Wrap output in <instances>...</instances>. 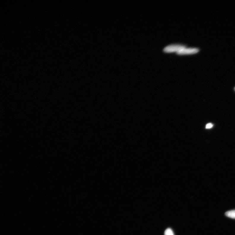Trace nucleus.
I'll list each match as a JSON object with an SVG mask.
<instances>
[{
	"mask_svg": "<svg viewBox=\"0 0 235 235\" xmlns=\"http://www.w3.org/2000/svg\"><path fill=\"white\" fill-rule=\"evenodd\" d=\"M186 47L185 45L181 44H172L169 45L164 48L163 51L166 53L176 52H177L180 50Z\"/></svg>",
	"mask_w": 235,
	"mask_h": 235,
	"instance_id": "f257e3e1",
	"label": "nucleus"
},
{
	"mask_svg": "<svg viewBox=\"0 0 235 235\" xmlns=\"http://www.w3.org/2000/svg\"><path fill=\"white\" fill-rule=\"evenodd\" d=\"M165 235H174L173 231L170 228H168L165 231Z\"/></svg>",
	"mask_w": 235,
	"mask_h": 235,
	"instance_id": "20e7f679",
	"label": "nucleus"
},
{
	"mask_svg": "<svg viewBox=\"0 0 235 235\" xmlns=\"http://www.w3.org/2000/svg\"><path fill=\"white\" fill-rule=\"evenodd\" d=\"M199 51V49L197 48L185 47L177 52L176 53L179 55L192 54L197 53Z\"/></svg>",
	"mask_w": 235,
	"mask_h": 235,
	"instance_id": "f03ea898",
	"label": "nucleus"
},
{
	"mask_svg": "<svg viewBox=\"0 0 235 235\" xmlns=\"http://www.w3.org/2000/svg\"><path fill=\"white\" fill-rule=\"evenodd\" d=\"M225 214L228 217L235 219V210L227 211L225 213Z\"/></svg>",
	"mask_w": 235,
	"mask_h": 235,
	"instance_id": "7ed1b4c3",
	"label": "nucleus"
},
{
	"mask_svg": "<svg viewBox=\"0 0 235 235\" xmlns=\"http://www.w3.org/2000/svg\"></svg>",
	"mask_w": 235,
	"mask_h": 235,
	"instance_id": "423d86ee",
	"label": "nucleus"
},
{
	"mask_svg": "<svg viewBox=\"0 0 235 235\" xmlns=\"http://www.w3.org/2000/svg\"><path fill=\"white\" fill-rule=\"evenodd\" d=\"M213 125L211 123H209L207 124L206 126V128L207 129H210L213 127Z\"/></svg>",
	"mask_w": 235,
	"mask_h": 235,
	"instance_id": "39448f33",
	"label": "nucleus"
}]
</instances>
